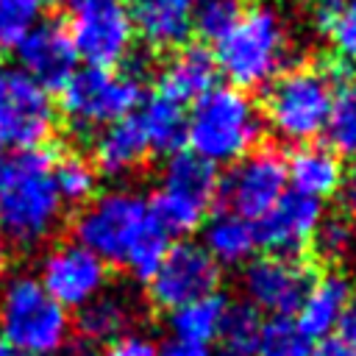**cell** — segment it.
Here are the masks:
<instances>
[{
  "mask_svg": "<svg viewBox=\"0 0 356 356\" xmlns=\"http://www.w3.org/2000/svg\"><path fill=\"white\" fill-rule=\"evenodd\" d=\"M53 153L44 147L0 153V236L36 248L61 222L64 203L53 184Z\"/></svg>",
  "mask_w": 356,
  "mask_h": 356,
  "instance_id": "6da1fadb",
  "label": "cell"
},
{
  "mask_svg": "<svg viewBox=\"0 0 356 356\" xmlns=\"http://www.w3.org/2000/svg\"><path fill=\"white\" fill-rule=\"evenodd\" d=\"M217 72L242 92L264 89L292 67V39L284 14L275 6H245L236 25L211 47Z\"/></svg>",
  "mask_w": 356,
  "mask_h": 356,
  "instance_id": "7a4b0ae2",
  "label": "cell"
},
{
  "mask_svg": "<svg viewBox=\"0 0 356 356\" xmlns=\"http://www.w3.org/2000/svg\"><path fill=\"white\" fill-rule=\"evenodd\" d=\"M264 117L250 92L211 86L186 108V150L214 167H231L261 145Z\"/></svg>",
  "mask_w": 356,
  "mask_h": 356,
  "instance_id": "3957f363",
  "label": "cell"
},
{
  "mask_svg": "<svg viewBox=\"0 0 356 356\" xmlns=\"http://www.w3.org/2000/svg\"><path fill=\"white\" fill-rule=\"evenodd\" d=\"M337 75L339 72L320 64L286 67L264 86V103L259 106L264 128L295 147L317 142L325 134Z\"/></svg>",
  "mask_w": 356,
  "mask_h": 356,
  "instance_id": "277c9868",
  "label": "cell"
},
{
  "mask_svg": "<svg viewBox=\"0 0 356 356\" xmlns=\"http://www.w3.org/2000/svg\"><path fill=\"white\" fill-rule=\"evenodd\" d=\"M58 92L61 117L67 128L81 139H92L106 125L134 114L145 100L142 78L128 72L125 67H81Z\"/></svg>",
  "mask_w": 356,
  "mask_h": 356,
  "instance_id": "5b68a950",
  "label": "cell"
},
{
  "mask_svg": "<svg viewBox=\"0 0 356 356\" xmlns=\"http://www.w3.org/2000/svg\"><path fill=\"white\" fill-rule=\"evenodd\" d=\"M153 217L147 197L134 189H111L95 195L72 220V242L95 253L106 264H125Z\"/></svg>",
  "mask_w": 356,
  "mask_h": 356,
  "instance_id": "8992f818",
  "label": "cell"
},
{
  "mask_svg": "<svg viewBox=\"0 0 356 356\" xmlns=\"http://www.w3.org/2000/svg\"><path fill=\"white\" fill-rule=\"evenodd\" d=\"M0 339L33 356L58 353L70 342V314L36 278L17 275L0 292Z\"/></svg>",
  "mask_w": 356,
  "mask_h": 356,
  "instance_id": "52a82bcc",
  "label": "cell"
},
{
  "mask_svg": "<svg viewBox=\"0 0 356 356\" xmlns=\"http://www.w3.org/2000/svg\"><path fill=\"white\" fill-rule=\"evenodd\" d=\"M67 31L75 56L100 70L122 67L136 42L128 0H70Z\"/></svg>",
  "mask_w": 356,
  "mask_h": 356,
  "instance_id": "ba28073f",
  "label": "cell"
},
{
  "mask_svg": "<svg viewBox=\"0 0 356 356\" xmlns=\"http://www.w3.org/2000/svg\"><path fill=\"white\" fill-rule=\"evenodd\" d=\"M286 164L284 153L270 145H259L239 161L228 167L225 175H220L217 200L225 211L239 214L250 222L264 217L278 197L286 192Z\"/></svg>",
  "mask_w": 356,
  "mask_h": 356,
  "instance_id": "9c48e42d",
  "label": "cell"
},
{
  "mask_svg": "<svg viewBox=\"0 0 356 356\" xmlns=\"http://www.w3.org/2000/svg\"><path fill=\"white\" fill-rule=\"evenodd\" d=\"M53 128L56 108L50 92L19 70L0 72V153L42 147Z\"/></svg>",
  "mask_w": 356,
  "mask_h": 356,
  "instance_id": "30bf717a",
  "label": "cell"
},
{
  "mask_svg": "<svg viewBox=\"0 0 356 356\" xmlns=\"http://www.w3.org/2000/svg\"><path fill=\"white\" fill-rule=\"evenodd\" d=\"M220 278H222V270L200 248V242L178 239L170 245L161 267L147 281V298L156 309L170 314L184 303H192L197 298L217 292Z\"/></svg>",
  "mask_w": 356,
  "mask_h": 356,
  "instance_id": "8fae6325",
  "label": "cell"
},
{
  "mask_svg": "<svg viewBox=\"0 0 356 356\" xmlns=\"http://www.w3.org/2000/svg\"><path fill=\"white\" fill-rule=\"evenodd\" d=\"M312 278L314 270L303 259H284L270 253L253 256L242 267L245 303L270 317H292Z\"/></svg>",
  "mask_w": 356,
  "mask_h": 356,
  "instance_id": "7c38bea8",
  "label": "cell"
},
{
  "mask_svg": "<svg viewBox=\"0 0 356 356\" xmlns=\"http://www.w3.org/2000/svg\"><path fill=\"white\" fill-rule=\"evenodd\" d=\"M36 281L58 306L81 309L106 289L108 264L78 242H58L44 253Z\"/></svg>",
  "mask_w": 356,
  "mask_h": 356,
  "instance_id": "4fadbf2b",
  "label": "cell"
},
{
  "mask_svg": "<svg viewBox=\"0 0 356 356\" xmlns=\"http://www.w3.org/2000/svg\"><path fill=\"white\" fill-rule=\"evenodd\" d=\"M325 217V209L320 200L298 195L286 189L278 203L259 217L256 225V242L270 256L284 259H303V253L312 248V239Z\"/></svg>",
  "mask_w": 356,
  "mask_h": 356,
  "instance_id": "5bb4252c",
  "label": "cell"
},
{
  "mask_svg": "<svg viewBox=\"0 0 356 356\" xmlns=\"http://www.w3.org/2000/svg\"><path fill=\"white\" fill-rule=\"evenodd\" d=\"M19 72H25L44 92L61 89L70 75L78 70V56L70 39V31L58 19L36 22L28 36L17 44Z\"/></svg>",
  "mask_w": 356,
  "mask_h": 356,
  "instance_id": "9a60e30c",
  "label": "cell"
},
{
  "mask_svg": "<svg viewBox=\"0 0 356 356\" xmlns=\"http://www.w3.org/2000/svg\"><path fill=\"white\" fill-rule=\"evenodd\" d=\"M217 64L206 44L186 42L172 50L156 75V92L178 106H192L211 86H217Z\"/></svg>",
  "mask_w": 356,
  "mask_h": 356,
  "instance_id": "2e32d148",
  "label": "cell"
},
{
  "mask_svg": "<svg viewBox=\"0 0 356 356\" xmlns=\"http://www.w3.org/2000/svg\"><path fill=\"white\" fill-rule=\"evenodd\" d=\"M286 164V186L298 195L325 200L337 195L345 184V161L339 153H334L328 145L309 142L298 145L289 153H284Z\"/></svg>",
  "mask_w": 356,
  "mask_h": 356,
  "instance_id": "e0dca14e",
  "label": "cell"
},
{
  "mask_svg": "<svg viewBox=\"0 0 356 356\" xmlns=\"http://www.w3.org/2000/svg\"><path fill=\"white\" fill-rule=\"evenodd\" d=\"M350 292H353V284L337 270L314 275L309 289L303 292L300 306L292 314V320L298 323V328L312 342L328 339L339 328V320H342V312L348 306Z\"/></svg>",
  "mask_w": 356,
  "mask_h": 356,
  "instance_id": "ac0fdd59",
  "label": "cell"
},
{
  "mask_svg": "<svg viewBox=\"0 0 356 356\" xmlns=\"http://www.w3.org/2000/svg\"><path fill=\"white\" fill-rule=\"evenodd\" d=\"M147 156L150 145L136 114H128L92 136V164L108 178H125L136 172Z\"/></svg>",
  "mask_w": 356,
  "mask_h": 356,
  "instance_id": "d6986e66",
  "label": "cell"
},
{
  "mask_svg": "<svg viewBox=\"0 0 356 356\" xmlns=\"http://www.w3.org/2000/svg\"><path fill=\"white\" fill-rule=\"evenodd\" d=\"M131 17L136 39L156 53H172L192 36V0H139Z\"/></svg>",
  "mask_w": 356,
  "mask_h": 356,
  "instance_id": "ffe728a7",
  "label": "cell"
},
{
  "mask_svg": "<svg viewBox=\"0 0 356 356\" xmlns=\"http://www.w3.org/2000/svg\"><path fill=\"white\" fill-rule=\"evenodd\" d=\"M200 248L214 259V264L222 267H245L256 256V225L239 214L217 211L209 214L203 222V242Z\"/></svg>",
  "mask_w": 356,
  "mask_h": 356,
  "instance_id": "44dd1931",
  "label": "cell"
},
{
  "mask_svg": "<svg viewBox=\"0 0 356 356\" xmlns=\"http://www.w3.org/2000/svg\"><path fill=\"white\" fill-rule=\"evenodd\" d=\"M134 303L128 295L122 292H100L97 298H92L86 306L78 309L75 325L83 342L89 345H108L117 337L131 331L134 323Z\"/></svg>",
  "mask_w": 356,
  "mask_h": 356,
  "instance_id": "7402d4cb",
  "label": "cell"
},
{
  "mask_svg": "<svg viewBox=\"0 0 356 356\" xmlns=\"http://www.w3.org/2000/svg\"><path fill=\"white\" fill-rule=\"evenodd\" d=\"M134 114L147 136L150 153L172 156L186 147V108L184 106L153 92L139 103Z\"/></svg>",
  "mask_w": 356,
  "mask_h": 356,
  "instance_id": "603a6c76",
  "label": "cell"
},
{
  "mask_svg": "<svg viewBox=\"0 0 356 356\" xmlns=\"http://www.w3.org/2000/svg\"><path fill=\"white\" fill-rule=\"evenodd\" d=\"M164 189L178 192L189 200H197L203 206H214L217 203V186H220V172L214 164H209L206 159L195 156L192 150H178L172 156L164 159L161 167V178H159Z\"/></svg>",
  "mask_w": 356,
  "mask_h": 356,
  "instance_id": "cb8c5ba5",
  "label": "cell"
},
{
  "mask_svg": "<svg viewBox=\"0 0 356 356\" xmlns=\"http://www.w3.org/2000/svg\"><path fill=\"white\" fill-rule=\"evenodd\" d=\"M225 309H228V298L220 292H211L206 298H197L192 303L172 309L167 314V325H170L172 339L211 348V342H217V337H220Z\"/></svg>",
  "mask_w": 356,
  "mask_h": 356,
  "instance_id": "d4e9b609",
  "label": "cell"
},
{
  "mask_svg": "<svg viewBox=\"0 0 356 356\" xmlns=\"http://www.w3.org/2000/svg\"><path fill=\"white\" fill-rule=\"evenodd\" d=\"M323 136L334 153L356 156V70H342L337 75L331 114Z\"/></svg>",
  "mask_w": 356,
  "mask_h": 356,
  "instance_id": "484cf974",
  "label": "cell"
},
{
  "mask_svg": "<svg viewBox=\"0 0 356 356\" xmlns=\"http://www.w3.org/2000/svg\"><path fill=\"white\" fill-rule=\"evenodd\" d=\"M53 184L61 203L83 206L97 195V170L86 156L67 153L53 159Z\"/></svg>",
  "mask_w": 356,
  "mask_h": 356,
  "instance_id": "4316f807",
  "label": "cell"
},
{
  "mask_svg": "<svg viewBox=\"0 0 356 356\" xmlns=\"http://www.w3.org/2000/svg\"><path fill=\"white\" fill-rule=\"evenodd\" d=\"M264 325V314L256 312L250 303L239 300L231 303L222 314V325H220V337H217V348L242 353V356H256V345H259V334Z\"/></svg>",
  "mask_w": 356,
  "mask_h": 356,
  "instance_id": "83f0119b",
  "label": "cell"
},
{
  "mask_svg": "<svg viewBox=\"0 0 356 356\" xmlns=\"http://www.w3.org/2000/svg\"><path fill=\"white\" fill-rule=\"evenodd\" d=\"M245 6V0H192V33L203 44H214L236 25Z\"/></svg>",
  "mask_w": 356,
  "mask_h": 356,
  "instance_id": "f1b7e54d",
  "label": "cell"
},
{
  "mask_svg": "<svg viewBox=\"0 0 356 356\" xmlns=\"http://www.w3.org/2000/svg\"><path fill=\"white\" fill-rule=\"evenodd\" d=\"M312 345L292 317H264L256 356H309Z\"/></svg>",
  "mask_w": 356,
  "mask_h": 356,
  "instance_id": "f546056e",
  "label": "cell"
},
{
  "mask_svg": "<svg viewBox=\"0 0 356 356\" xmlns=\"http://www.w3.org/2000/svg\"><path fill=\"white\" fill-rule=\"evenodd\" d=\"M353 245H356V222L345 214H325L312 239V248L328 261L345 259L353 250Z\"/></svg>",
  "mask_w": 356,
  "mask_h": 356,
  "instance_id": "4dcf8cb0",
  "label": "cell"
},
{
  "mask_svg": "<svg viewBox=\"0 0 356 356\" xmlns=\"http://www.w3.org/2000/svg\"><path fill=\"white\" fill-rule=\"evenodd\" d=\"M39 0H0V47H17L39 19Z\"/></svg>",
  "mask_w": 356,
  "mask_h": 356,
  "instance_id": "1f68e13d",
  "label": "cell"
},
{
  "mask_svg": "<svg viewBox=\"0 0 356 356\" xmlns=\"http://www.w3.org/2000/svg\"><path fill=\"white\" fill-rule=\"evenodd\" d=\"M328 42L337 58L348 70H356V0H345L334 28L328 31Z\"/></svg>",
  "mask_w": 356,
  "mask_h": 356,
  "instance_id": "d6a6232c",
  "label": "cell"
},
{
  "mask_svg": "<svg viewBox=\"0 0 356 356\" xmlns=\"http://www.w3.org/2000/svg\"><path fill=\"white\" fill-rule=\"evenodd\" d=\"M156 353H159V345L150 337H145L139 331H128V334L117 337L114 342L103 345V350L97 356H156Z\"/></svg>",
  "mask_w": 356,
  "mask_h": 356,
  "instance_id": "836d02e7",
  "label": "cell"
},
{
  "mask_svg": "<svg viewBox=\"0 0 356 356\" xmlns=\"http://www.w3.org/2000/svg\"><path fill=\"white\" fill-rule=\"evenodd\" d=\"M342 6H345V0H309L306 3V19L317 33L328 36V31L334 28Z\"/></svg>",
  "mask_w": 356,
  "mask_h": 356,
  "instance_id": "e575fe53",
  "label": "cell"
},
{
  "mask_svg": "<svg viewBox=\"0 0 356 356\" xmlns=\"http://www.w3.org/2000/svg\"><path fill=\"white\" fill-rule=\"evenodd\" d=\"M309 356H356V345L339 339L337 334L328 337V339H320L312 345V353Z\"/></svg>",
  "mask_w": 356,
  "mask_h": 356,
  "instance_id": "d590c367",
  "label": "cell"
},
{
  "mask_svg": "<svg viewBox=\"0 0 356 356\" xmlns=\"http://www.w3.org/2000/svg\"><path fill=\"white\" fill-rule=\"evenodd\" d=\"M156 356H211V348H203V345H192V342H181V339H167L159 345V353Z\"/></svg>",
  "mask_w": 356,
  "mask_h": 356,
  "instance_id": "8d00e7d4",
  "label": "cell"
},
{
  "mask_svg": "<svg viewBox=\"0 0 356 356\" xmlns=\"http://www.w3.org/2000/svg\"><path fill=\"white\" fill-rule=\"evenodd\" d=\"M337 337L345 339V342H350V345H356V286H353V292H350V298H348V306H345V312H342Z\"/></svg>",
  "mask_w": 356,
  "mask_h": 356,
  "instance_id": "74e56055",
  "label": "cell"
},
{
  "mask_svg": "<svg viewBox=\"0 0 356 356\" xmlns=\"http://www.w3.org/2000/svg\"><path fill=\"white\" fill-rule=\"evenodd\" d=\"M342 206H345V217H350L356 222V161L350 167V172H345V184H342Z\"/></svg>",
  "mask_w": 356,
  "mask_h": 356,
  "instance_id": "f35d334b",
  "label": "cell"
},
{
  "mask_svg": "<svg viewBox=\"0 0 356 356\" xmlns=\"http://www.w3.org/2000/svg\"><path fill=\"white\" fill-rule=\"evenodd\" d=\"M56 356H97V353H95V345L78 339V342H67Z\"/></svg>",
  "mask_w": 356,
  "mask_h": 356,
  "instance_id": "ab89813d",
  "label": "cell"
},
{
  "mask_svg": "<svg viewBox=\"0 0 356 356\" xmlns=\"http://www.w3.org/2000/svg\"><path fill=\"white\" fill-rule=\"evenodd\" d=\"M0 356H33V353H25V350H19V348H14L11 342H6V339H0Z\"/></svg>",
  "mask_w": 356,
  "mask_h": 356,
  "instance_id": "60d3db41",
  "label": "cell"
},
{
  "mask_svg": "<svg viewBox=\"0 0 356 356\" xmlns=\"http://www.w3.org/2000/svg\"><path fill=\"white\" fill-rule=\"evenodd\" d=\"M64 3H70V0H39V6H47V8H58Z\"/></svg>",
  "mask_w": 356,
  "mask_h": 356,
  "instance_id": "b9f144b4",
  "label": "cell"
},
{
  "mask_svg": "<svg viewBox=\"0 0 356 356\" xmlns=\"http://www.w3.org/2000/svg\"><path fill=\"white\" fill-rule=\"evenodd\" d=\"M211 356H242V353H234V350H225V348H217V350H211Z\"/></svg>",
  "mask_w": 356,
  "mask_h": 356,
  "instance_id": "7bdbcfd3",
  "label": "cell"
},
{
  "mask_svg": "<svg viewBox=\"0 0 356 356\" xmlns=\"http://www.w3.org/2000/svg\"><path fill=\"white\" fill-rule=\"evenodd\" d=\"M3 259H6V248H3V236H0V267H3Z\"/></svg>",
  "mask_w": 356,
  "mask_h": 356,
  "instance_id": "ee69618b",
  "label": "cell"
},
{
  "mask_svg": "<svg viewBox=\"0 0 356 356\" xmlns=\"http://www.w3.org/2000/svg\"><path fill=\"white\" fill-rule=\"evenodd\" d=\"M128 3H139V0H128Z\"/></svg>",
  "mask_w": 356,
  "mask_h": 356,
  "instance_id": "f6af8a7d",
  "label": "cell"
},
{
  "mask_svg": "<svg viewBox=\"0 0 356 356\" xmlns=\"http://www.w3.org/2000/svg\"><path fill=\"white\" fill-rule=\"evenodd\" d=\"M0 72H3V70H0Z\"/></svg>",
  "mask_w": 356,
  "mask_h": 356,
  "instance_id": "bcb514c9",
  "label": "cell"
}]
</instances>
